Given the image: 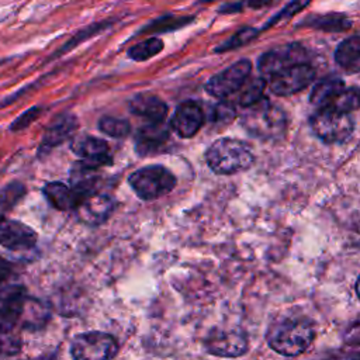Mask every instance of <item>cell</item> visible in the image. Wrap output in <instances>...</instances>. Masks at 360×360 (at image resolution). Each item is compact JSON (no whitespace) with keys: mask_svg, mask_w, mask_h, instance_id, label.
<instances>
[{"mask_svg":"<svg viewBox=\"0 0 360 360\" xmlns=\"http://www.w3.org/2000/svg\"><path fill=\"white\" fill-rule=\"evenodd\" d=\"M266 87V80L262 77H255V79H248L245 84L239 89V104L246 107L259 98L263 97V90Z\"/></svg>","mask_w":360,"mask_h":360,"instance_id":"4316f807","label":"cell"},{"mask_svg":"<svg viewBox=\"0 0 360 360\" xmlns=\"http://www.w3.org/2000/svg\"><path fill=\"white\" fill-rule=\"evenodd\" d=\"M353 21L343 13H323V14H308L301 20L297 27H305L319 30L325 32H345L350 30Z\"/></svg>","mask_w":360,"mask_h":360,"instance_id":"ac0fdd59","label":"cell"},{"mask_svg":"<svg viewBox=\"0 0 360 360\" xmlns=\"http://www.w3.org/2000/svg\"><path fill=\"white\" fill-rule=\"evenodd\" d=\"M270 90L276 96H291L304 90L315 79V69L308 63L291 65L269 77Z\"/></svg>","mask_w":360,"mask_h":360,"instance_id":"ba28073f","label":"cell"},{"mask_svg":"<svg viewBox=\"0 0 360 360\" xmlns=\"http://www.w3.org/2000/svg\"><path fill=\"white\" fill-rule=\"evenodd\" d=\"M236 117V111L233 105L228 101H221L212 108L211 120L218 124H229Z\"/></svg>","mask_w":360,"mask_h":360,"instance_id":"d6a6232c","label":"cell"},{"mask_svg":"<svg viewBox=\"0 0 360 360\" xmlns=\"http://www.w3.org/2000/svg\"><path fill=\"white\" fill-rule=\"evenodd\" d=\"M205 160L214 173L233 174L248 170L253 165L255 156L242 141L221 138L210 145L205 152Z\"/></svg>","mask_w":360,"mask_h":360,"instance_id":"3957f363","label":"cell"},{"mask_svg":"<svg viewBox=\"0 0 360 360\" xmlns=\"http://www.w3.org/2000/svg\"><path fill=\"white\" fill-rule=\"evenodd\" d=\"M314 134L326 143H342L354 131V121L350 112L332 108H318L309 120Z\"/></svg>","mask_w":360,"mask_h":360,"instance_id":"5b68a950","label":"cell"},{"mask_svg":"<svg viewBox=\"0 0 360 360\" xmlns=\"http://www.w3.org/2000/svg\"><path fill=\"white\" fill-rule=\"evenodd\" d=\"M80 221L89 225H100L108 219L114 210V201L110 195L93 191L84 195L75 208Z\"/></svg>","mask_w":360,"mask_h":360,"instance_id":"5bb4252c","label":"cell"},{"mask_svg":"<svg viewBox=\"0 0 360 360\" xmlns=\"http://www.w3.org/2000/svg\"><path fill=\"white\" fill-rule=\"evenodd\" d=\"M169 139V129L162 122H148L142 127L135 138L136 152L139 155H150L160 150Z\"/></svg>","mask_w":360,"mask_h":360,"instance_id":"2e32d148","label":"cell"},{"mask_svg":"<svg viewBox=\"0 0 360 360\" xmlns=\"http://www.w3.org/2000/svg\"><path fill=\"white\" fill-rule=\"evenodd\" d=\"M208 353L221 357H238L248 350L246 336L240 330L215 329L205 339Z\"/></svg>","mask_w":360,"mask_h":360,"instance_id":"30bf717a","label":"cell"},{"mask_svg":"<svg viewBox=\"0 0 360 360\" xmlns=\"http://www.w3.org/2000/svg\"><path fill=\"white\" fill-rule=\"evenodd\" d=\"M128 183L141 200L152 201L170 193L176 187L177 180L166 167L153 165L134 172L128 177Z\"/></svg>","mask_w":360,"mask_h":360,"instance_id":"277c9868","label":"cell"},{"mask_svg":"<svg viewBox=\"0 0 360 360\" xmlns=\"http://www.w3.org/2000/svg\"><path fill=\"white\" fill-rule=\"evenodd\" d=\"M76 118L72 114H62L56 117L46 128L39 145V153H46L52 148L65 142L76 129Z\"/></svg>","mask_w":360,"mask_h":360,"instance_id":"e0dca14e","label":"cell"},{"mask_svg":"<svg viewBox=\"0 0 360 360\" xmlns=\"http://www.w3.org/2000/svg\"><path fill=\"white\" fill-rule=\"evenodd\" d=\"M70 353L79 360H107L117 356L118 343L108 333L86 332L73 339Z\"/></svg>","mask_w":360,"mask_h":360,"instance_id":"8992f818","label":"cell"},{"mask_svg":"<svg viewBox=\"0 0 360 360\" xmlns=\"http://www.w3.org/2000/svg\"><path fill=\"white\" fill-rule=\"evenodd\" d=\"M10 273H11V264L6 259L0 257V284L10 276Z\"/></svg>","mask_w":360,"mask_h":360,"instance_id":"8d00e7d4","label":"cell"},{"mask_svg":"<svg viewBox=\"0 0 360 360\" xmlns=\"http://www.w3.org/2000/svg\"><path fill=\"white\" fill-rule=\"evenodd\" d=\"M41 114V107H31L25 110L21 115H18L11 124H10V131L17 132L21 129H25L28 125H31Z\"/></svg>","mask_w":360,"mask_h":360,"instance_id":"836d02e7","label":"cell"},{"mask_svg":"<svg viewBox=\"0 0 360 360\" xmlns=\"http://www.w3.org/2000/svg\"><path fill=\"white\" fill-rule=\"evenodd\" d=\"M315 338L312 322L304 315L281 314L276 316L266 333L269 346L283 356H298L304 353Z\"/></svg>","mask_w":360,"mask_h":360,"instance_id":"6da1fadb","label":"cell"},{"mask_svg":"<svg viewBox=\"0 0 360 360\" xmlns=\"http://www.w3.org/2000/svg\"><path fill=\"white\" fill-rule=\"evenodd\" d=\"M42 191L49 204L59 211L75 210L82 200V197L72 187H68L60 181L46 183Z\"/></svg>","mask_w":360,"mask_h":360,"instance_id":"ffe728a7","label":"cell"},{"mask_svg":"<svg viewBox=\"0 0 360 360\" xmlns=\"http://www.w3.org/2000/svg\"><path fill=\"white\" fill-rule=\"evenodd\" d=\"M132 114L145 118L148 122H162L167 114V105L163 100L152 94H138L129 101Z\"/></svg>","mask_w":360,"mask_h":360,"instance_id":"d6986e66","label":"cell"},{"mask_svg":"<svg viewBox=\"0 0 360 360\" xmlns=\"http://www.w3.org/2000/svg\"><path fill=\"white\" fill-rule=\"evenodd\" d=\"M112 24H114V20H103V21L93 22V24H90V25H87V27L79 30V31H77L70 39H68V42H65L49 59L58 58V56H60V55H63V53L72 51L75 46H77L79 44L84 42L86 39H89V38H91V37H94V35H97V34H100V32L108 30Z\"/></svg>","mask_w":360,"mask_h":360,"instance_id":"cb8c5ba5","label":"cell"},{"mask_svg":"<svg viewBox=\"0 0 360 360\" xmlns=\"http://www.w3.org/2000/svg\"><path fill=\"white\" fill-rule=\"evenodd\" d=\"M7 60H8V59H4V58H1V59H0V65H4Z\"/></svg>","mask_w":360,"mask_h":360,"instance_id":"74e56055","label":"cell"},{"mask_svg":"<svg viewBox=\"0 0 360 360\" xmlns=\"http://www.w3.org/2000/svg\"><path fill=\"white\" fill-rule=\"evenodd\" d=\"M25 194V187L20 181H13L0 190V208H13Z\"/></svg>","mask_w":360,"mask_h":360,"instance_id":"4dcf8cb0","label":"cell"},{"mask_svg":"<svg viewBox=\"0 0 360 360\" xmlns=\"http://www.w3.org/2000/svg\"><path fill=\"white\" fill-rule=\"evenodd\" d=\"M312 0H290L278 13H276L263 27L262 31H266L274 25H277L281 21H285L291 17H294L295 14H298L300 11H302Z\"/></svg>","mask_w":360,"mask_h":360,"instance_id":"f1b7e54d","label":"cell"},{"mask_svg":"<svg viewBox=\"0 0 360 360\" xmlns=\"http://www.w3.org/2000/svg\"><path fill=\"white\" fill-rule=\"evenodd\" d=\"M335 62L350 73H357L360 69V37L357 34L343 39L335 51Z\"/></svg>","mask_w":360,"mask_h":360,"instance_id":"7402d4cb","label":"cell"},{"mask_svg":"<svg viewBox=\"0 0 360 360\" xmlns=\"http://www.w3.org/2000/svg\"><path fill=\"white\" fill-rule=\"evenodd\" d=\"M343 89L345 83L340 77H326L314 86L309 101L318 108L326 107Z\"/></svg>","mask_w":360,"mask_h":360,"instance_id":"603a6c76","label":"cell"},{"mask_svg":"<svg viewBox=\"0 0 360 360\" xmlns=\"http://www.w3.org/2000/svg\"><path fill=\"white\" fill-rule=\"evenodd\" d=\"M195 20V15L190 14H174V13H166L163 15H159L149 22H146L141 30L136 32V35L141 34H163V32H172L176 30H180L188 24H191Z\"/></svg>","mask_w":360,"mask_h":360,"instance_id":"44dd1931","label":"cell"},{"mask_svg":"<svg viewBox=\"0 0 360 360\" xmlns=\"http://www.w3.org/2000/svg\"><path fill=\"white\" fill-rule=\"evenodd\" d=\"M359 105V91L357 89H343L326 107L322 108H332L336 111L352 112Z\"/></svg>","mask_w":360,"mask_h":360,"instance_id":"83f0119b","label":"cell"},{"mask_svg":"<svg viewBox=\"0 0 360 360\" xmlns=\"http://www.w3.org/2000/svg\"><path fill=\"white\" fill-rule=\"evenodd\" d=\"M70 149L73 150V153L82 158L83 163L89 166L98 169L101 166L112 163L108 143L100 138L90 135H79L73 138Z\"/></svg>","mask_w":360,"mask_h":360,"instance_id":"4fadbf2b","label":"cell"},{"mask_svg":"<svg viewBox=\"0 0 360 360\" xmlns=\"http://www.w3.org/2000/svg\"><path fill=\"white\" fill-rule=\"evenodd\" d=\"M281 0H245V7L252 10H263L273 6H277Z\"/></svg>","mask_w":360,"mask_h":360,"instance_id":"d590c367","label":"cell"},{"mask_svg":"<svg viewBox=\"0 0 360 360\" xmlns=\"http://www.w3.org/2000/svg\"><path fill=\"white\" fill-rule=\"evenodd\" d=\"M27 291L21 285H6L0 288V328L14 329L21 321L27 305Z\"/></svg>","mask_w":360,"mask_h":360,"instance_id":"8fae6325","label":"cell"},{"mask_svg":"<svg viewBox=\"0 0 360 360\" xmlns=\"http://www.w3.org/2000/svg\"><path fill=\"white\" fill-rule=\"evenodd\" d=\"M204 122V112L198 103L184 101L174 110L170 118V128L181 138L194 136Z\"/></svg>","mask_w":360,"mask_h":360,"instance_id":"9a60e30c","label":"cell"},{"mask_svg":"<svg viewBox=\"0 0 360 360\" xmlns=\"http://www.w3.org/2000/svg\"><path fill=\"white\" fill-rule=\"evenodd\" d=\"M308 51L301 44L294 42L264 52L257 60V68L264 77H270L291 65L308 62Z\"/></svg>","mask_w":360,"mask_h":360,"instance_id":"9c48e42d","label":"cell"},{"mask_svg":"<svg viewBox=\"0 0 360 360\" xmlns=\"http://www.w3.org/2000/svg\"><path fill=\"white\" fill-rule=\"evenodd\" d=\"M21 350V340L13 329L0 328V356H14Z\"/></svg>","mask_w":360,"mask_h":360,"instance_id":"1f68e13d","label":"cell"},{"mask_svg":"<svg viewBox=\"0 0 360 360\" xmlns=\"http://www.w3.org/2000/svg\"><path fill=\"white\" fill-rule=\"evenodd\" d=\"M37 243V232L15 219L0 215V245L10 250H28Z\"/></svg>","mask_w":360,"mask_h":360,"instance_id":"7c38bea8","label":"cell"},{"mask_svg":"<svg viewBox=\"0 0 360 360\" xmlns=\"http://www.w3.org/2000/svg\"><path fill=\"white\" fill-rule=\"evenodd\" d=\"M243 8H245V0H238V1H229L219 6L217 11L219 14H236L243 11Z\"/></svg>","mask_w":360,"mask_h":360,"instance_id":"e575fe53","label":"cell"},{"mask_svg":"<svg viewBox=\"0 0 360 360\" xmlns=\"http://www.w3.org/2000/svg\"><path fill=\"white\" fill-rule=\"evenodd\" d=\"M98 128L101 132L112 136V138H124L131 132V125L125 120L104 117L98 122Z\"/></svg>","mask_w":360,"mask_h":360,"instance_id":"f546056e","label":"cell"},{"mask_svg":"<svg viewBox=\"0 0 360 360\" xmlns=\"http://www.w3.org/2000/svg\"><path fill=\"white\" fill-rule=\"evenodd\" d=\"M260 34V31L255 27H242L240 30H238L233 35H231L225 42H222L221 45H218L215 48V52H228L236 48H240L246 44H249L250 41H253L257 35Z\"/></svg>","mask_w":360,"mask_h":360,"instance_id":"484cf974","label":"cell"},{"mask_svg":"<svg viewBox=\"0 0 360 360\" xmlns=\"http://www.w3.org/2000/svg\"><path fill=\"white\" fill-rule=\"evenodd\" d=\"M240 117V125L253 136L260 139L281 138L287 128L285 112L262 97L257 101L245 107Z\"/></svg>","mask_w":360,"mask_h":360,"instance_id":"7a4b0ae2","label":"cell"},{"mask_svg":"<svg viewBox=\"0 0 360 360\" xmlns=\"http://www.w3.org/2000/svg\"><path fill=\"white\" fill-rule=\"evenodd\" d=\"M252 72V63L249 59H240L232 63L229 68L214 75L207 83L205 90L208 94L217 98H226L239 91V89L249 79Z\"/></svg>","mask_w":360,"mask_h":360,"instance_id":"52a82bcc","label":"cell"},{"mask_svg":"<svg viewBox=\"0 0 360 360\" xmlns=\"http://www.w3.org/2000/svg\"><path fill=\"white\" fill-rule=\"evenodd\" d=\"M163 41L158 37H150L146 38L135 45H132L128 51H127V56L135 62H143L148 60L150 58H153L155 55L160 53L163 51Z\"/></svg>","mask_w":360,"mask_h":360,"instance_id":"d4e9b609","label":"cell"}]
</instances>
